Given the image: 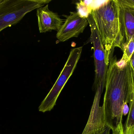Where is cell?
Listing matches in <instances>:
<instances>
[{
    "instance_id": "1",
    "label": "cell",
    "mask_w": 134,
    "mask_h": 134,
    "mask_svg": "<svg viewBox=\"0 0 134 134\" xmlns=\"http://www.w3.org/2000/svg\"><path fill=\"white\" fill-rule=\"evenodd\" d=\"M129 62L118 61L115 56L109 64L102 107L105 124L111 130L122 122L123 108L129 102Z\"/></svg>"
},
{
    "instance_id": "2",
    "label": "cell",
    "mask_w": 134,
    "mask_h": 134,
    "mask_svg": "<svg viewBox=\"0 0 134 134\" xmlns=\"http://www.w3.org/2000/svg\"><path fill=\"white\" fill-rule=\"evenodd\" d=\"M91 14L103 44L105 62L108 66L119 35L118 1H104L99 6L92 9Z\"/></svg>"
},
{
    "instance_id": "3",
    "label": "cell",
    "mask_w": 134,
    "mask_h": 134,
    "mask_svg": "<svg viewBox=\"0 0 134 134\" xmlns=\"http://www.w3.org/2000/svg\"><path fill=\"white\" fill-rule=\"evenodd\" d=\"M51 0H3L0 4V32L19 23L28 13Z\"/></svg>"
},
{
    "instance_id": "4",
    "label": "cell",
    "mask_w": 134,
    "mask_h": 134,
    "mask_svg": "<svg viewBox=\"0 0 134 134\" xmlns=\"http://www.w3.org/2000/svg\"><path fill=\"white\" fill-rule=\"evenodd\" d=\"M82 47L72 49L64 67L51 90L38 107V111L44 113L53 109L62 90L76 67L80 58Z\"/></svg>"
},
{
    "instance_id": "5",
    "label": "cell",
    "mask_w": 134,
    "mask_h": 134,
    "mask_svg": "<svg viewBox=\"0 0 134 134\" xmlns=\"http://www.w3.org/2000/svg\"><path fill=\"white\" fill-rule=\"evenodd\" d=\"M87 18L90 27L91 39L94 49L95 77L93 88L95 90L98 85H105L108 66L105 62V53L103 44L91 13Z\"/></svg>"
},
{
    "instance_id": "6",
    "label": "cell",
    "mask_w": 134,
    "mask_h": 134,
    "mask_svg": "<svg viewBox=\"0 0 134 134\" xmlns=\"http://www.w3.org/2000/svg\"><path fill=\"white\" fill-rule=\"evenodd\" d=\"M104 87L102 85H98L95 90V96L90 116L82 134L98 133L107 126L105 121L102 106L100 105L101 97Z\"/></svg>"
},
{
    "instance_id": "7",
    "label": "cell",
    "mask_w": 134,
    "mask_h": 134,
    "mask_svg": "<svg viewBox=\"0 0 134 134\" xmlns=\"http://www.w3.org/2000/svg\"><path fill=\"white\" fill-rule=\"evenodd\" d=\"M119 6V35L116 47L123 51L124 48L134 37V9L120 3Z\"/></svg>"
},
{
    "instance_id": "8",
    "label": "cell",
    "mask_w": 134,
    "mask_h": 134,
    "mask_svg": "<svg viewBox=\"0 0 134 134\" xmlns=\"http://www.w3.org/2000/svg\"><path fill=\"white\" fill-rule=\"evenodd\" d=\"M66 17L65 22L57 34V38L60 42L77 37L89 24L87 18L82 17L77 12H70Z\"/></svg>"
},
{
    "instance_id": "9",
    "label": "cell",
    "mask_w": 134,
    "mask_h": 134,
    "mask_svg": "<svg viewBox=\"0 0 134 134\" xmlns=\"http://www.w3.org/2000/svg\"><path fill=\"white\" fill-rule=\"evenodd\" d=\"M37 15L38 28L40 33H46L52 30L58 31L65 22L56 13L49 9L48 5L37 9Z\"/></svg>"
},
{
    "instance_id": "10",
    "label": "cell",
    "mask_w": 134,
    "mask_h": 134,
    "mask_svg": "<svg viewBox=\"0 0 134 134\" xmlns=\"http://www.w3.org/2000/svg\"><path fill=\"white\" fill-rule=\"evenodd\" d=\"M123 55L120 60L127 63L130 60L134 52V37H132L130 42L124 48Z\"/></svg>"
},
{
    "instance_id": "11",
    "label": "cell",
    "mask_w": 134,
    "mask_h": 134,
    "mask_svg": "<svg viewBox=\"0 0 134 134\" xmlns=\"http://www.w3.org/2000/svg\"><path fill=\"white\" fill-rule=\"evenodd\" d=\"M129 101H134V71L129 62Z\"/></svg>"
},
{
    "instance_id": "12",
    "label": "cell",
    "mask_w": 134,
    "mask_h": 134,
    "mask_svg": "<svg viewBox=\"0 0 134 134\" xmlns=\"http://www.w3.org/2000/svg\"><path fill=\"white\" fill-rule=\"evenodd\" d=\"M111 131V134H134V125L124 129L122 122L120 123Z\"/></svg>"
},
{
    "instance_id": "13",
    "label": "cell",
    "mask_w": 134,
    "mask_h": 134,
    "mask_svg": "<svg viewBox=\"0 0 134 134\" xmlns=\"http://www.w3.org/2000/svg\"><path fill=\"white\" fill-rule=\"evenodd\" d=\"M129 111L124 127V129L134 125V101H129Z\"/></svg>"
},
{
    "instance_id": "14",
    "label": "cell",
    "mask_w": 134,
    "mask_h": 134,
    "mask_svg": "<svg viewBox=\"0 0 134 134\" xmlns=\"http://www.w3.org/2000/svg\"><path fill=\"white\" fill-rule=\"evenodd\" d=\"M77 12L81 17L87 18L89 14L91 13L92 8L87 6L84 1H80L79 3H76Z\"/></svg>"
},
{
    "instance_id": "15",
    "label": "cell",
    "mask_w": 134,
    "mask_h": 134,
    "mask_svg": "<svg viewBox=\"0 0 134 134\" xmlns=\"http://www.w3.org/2000/svg\"><path fill=\"white\" fill-rule=\"evenodd\" d=\"M118 1L126 7L134 9V0H118Z\"/></svg>"
},
{
    "instance_id": "16",
    "label": "cell",
    "mask_w": 134,
    "mask_h": 134,
    "mask_svg": "<svg viewBox=\"0 0 134 134\" xmlns=\"http://www.w3.org/2000/svg\"><path fill=\"white\" fill-rule=\"evenodd\" d=\"M111 128L108 126H106L105 128L102 131L98 133L97 134H111Z\"/></svg>"
},
{
    "instance_id": "17",
    "label": "cell",
    "mask_w": 134,
    "mask_h": 134,
    "mask_svg": "<svg viewBox=\"0 0 134 134\" xmlns=\"http://www.w3.org/2000/svg\"><path fill=\"white\" fill-rule=\"evenodd\" d=\"M129 111V107L127 104L124 105L123 108V116H126L128 114Z\"/></svg>"
},
{
    "instance_id": "18",
    "label": "cell",
    "mask_w": 134,
    "mask_h": 134,
    "mask_svg": "<svg viewBox=\"0 0 134 134\" xmlns=\"http://www.w3.org/2000/svg\"><path fill=\"white\" fill-rule=\"evenodd\" d=\"M130 61L131 64V66H132V68H133V70L134 71V52L133 55H132V57H131V58Z\"/></svg>"
},
{
    "instance_id": "19",
    "label": "cell",
    "mask_w": 134,
    "mask_h": 134,
    "mask_svg": "<svg viewBox=\"0 0 134 134\" xmlns=\"http://www.w3.org/2000/svg\"><path fill=\"white\" fill-rule=\"evenodd\" d=\"M2 1H3V0H0V4L2 2Z\"/></svg>"
}]
</instances>
